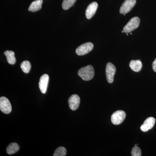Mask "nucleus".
I'll list each match as a JSON object with an SVG mask.
<instances>
[{
  "label": "nucleus",
  "instance_id": "obj_1",
  "mask_svg": "<svg viewBox=\"0 0 156 156\" xmlns=\"http://www.w3.org/2000/svg\"><path fill=\"white\" fill-rule=\"evenodd\" d=\"M78 74L83 80H90L93 79L95 75L94 68L91 65L82 68L78 71Z\"/></svg>",
  "mask_w": 156,
  "mask_h": 156
},
{
  "label": "nucleus",
  "instance_id": "obj_2",
  "mask_svg": "<svg viewBox=\"0 0 156 156\" xmlns=\"http://www.w3.org/2000/svg\"><path fill=\"white\" fill-rule=\"evenodd\" d=\"M140 23L139 17H134L131 18L123 28V30L126 33H129L138 27Z\"/></svg>",
  "mask_w": 156,
  "mask_h": 156
},
{
  "label": "nucleus",
  "instance_id": "obj_3",
  "mask_svg": "<svg viewBox=\"0 0 156 156\" xmlns=\"http://www.w3.org/2000/svg\"><path fill=\"white\" fill-rule=\"evenodd\" d=\"M94 45L91 42H87L79 46L76 50V53L79 56H83L91 52L93 50Z\"/></svg>",
  "mask_w": 156,
  "mask_h": 156
},
{
  "label": "nucleus",
  "instance_id": "obj_4",
  "mask_svg": "<svg viewBox=\"0 0 156 156\" xmlns=\"http://www.w3.org/2000/svg\"><path fill=\"white\" fill-rule=\"evenodd\" d=\"M126 113L122 110L117 111L113 113L111 116L112 122L114 125H119L123 122L126 119Z\"/></svg>",
  "mask_w": 156,
  "mask_h": 156
},
{
  "label": "nucleus",
  "instance_id": "obj_5",
  "mask_svg": "<svg viewBox=\"0 0 156 156\" xmlns=\"http://www.w3.org/2000/svg\"><path fill=\"white\" fill-rule=\"evenodd\" d=\"M115 66L111 62H108L106 66V76L107 80L109 83H112L113 82L115 74Z\"/></svg>",
  "mask_w": 156,
  "mask_h": 156
},
{
  "label": "nucleus",
  "instance_id": "obj_6",
  "mask_svg": "<svg viewBox=\"0 0 156 156\" xmlns=\"http://www.w3.org/2000/svg\"><path fill=\"white\" fill-rule=\"evenodd\" d=\"M0 110L5 114H9L12 111V107L9 99L7 98L2 97L0 98Z\"/></svg>",
  "mask_w": 156,
  "mask_h": 156
},
{
  "label": "nucleus",
  "instance_id": "obj_7",
  "mask_svg": "<svg viewBox=\"0 0 156 156\" xmlns=\"http://www.w3.org/2000/svg\"><path fill=\"white\" fill-rule=\"evenodd\" d=\"M136 0H126L120 9V13L126 14L131 11L136 4Z\"/></svg>",
  "mask_w": 156,
  "mask_h": 156
},
{
  "label": "nucleus",
  "instance_id": "obj_8",
  "mask_svg": "<svg viewBox=\"0 0 156 156\" xmlns=\"http://www.w3.org/2000/svg\"><path fill=\"white\" fill-rule=\"evenodd\" d=\"M80 99L79 95L74 94L70 97L68 100L70 108L73 111L77 109L80 105Z\"/></svg>",
  "mask_w": 156,
  "mask_h": 156
},
{
  "label": "nucleus",
  "instance_id": "obj_9",
  "mask_svg": "<svg viewBox=\"0 0 156 156\" xmlns=\"http://www.w3.org/2000/svg\"><path fill=\"white\" fill-rule=\"evenodd\" d=\"M155 122V119L154 117H149L145 120L143 124L141 126L140 129L143 132H147L153 128Z\"/></svg>",
  "mask_w": 156,
  "mask_h": 156
},
{
  "label": "nucleus",
  "instance_id": "obj_10",
  "mask_svg": "<svg viewBox=\"0 0 156 156\" xmlns=\"http://www.w3.org/2000/svg\"><path fill=\"white\" fill-rule=\"evenodd\" d=\"M49 80V76L46 74L42 75L40 78L39 83V88L42 93L44 94H45L47 92Z\"/></svg>",
  "mask_w": 156,
  "mask_h": 156
},
{
  "label": "nucleus",
  "instance_id": "obj_11",
  "mask_svg": "<svg viewBox=\"0 0 156 156\" xmlns=\"http://www.w3.org/2000/svg\"><path fill=\"white\" fill-rule=\"evenodd\" d=\"M98 7V3L96 2H93L87 7L86 11V17L88 19H90L95 15Z\"/></svg>",
  "mask_w": 156,
  "mask_h": 156
},
{
  "label": "nucleus",
  "instance_id": "obj_12",
  "mask_svg": "<svg viewBox=\"0 0 156 156\" xmlns=\"http://www.w3.org/2000/svg\"><path fill=\"white\" fill-rule=\"evenodd\" d=\"M43 2V0H35L34 1L29 7V11L31 12H36L41 10Z\"/></svg>",
  "mask_w": 156,
  "mask_h": 156
},
{
  "label": "nucleus",
  "instance_id": "obj_13",
  "mask_svg": "<svg viewBox=\"0 0 156 156\" xmlns=\"http://www.w3.org/2000/svg\"><path fill=\"white\" fill-rule=\"evenodd\" d=\"M129 66L132 70L136 72H138L141 70L142 64L140 60H132L130 62Z\"/></svg>",
  "mask_w": 156,
  "mask_h": 156
},
{
  "label": "nucleus",
  "instance_id": "obj_14",
  "mask_svg": "<svg viewBox=\"0 0 156 156\" xmlns=\"http://www.w3.org/2000/svg\"><path fill=\"white\" fill-rule=\"evenodd\" d=\"M4 54L5 55L7 61L9 64L13 65L16 63V59L14 52L11 50H7L4 52Z\"/></svg>",
  "mask_w": 156,
  "mask_h": 156
},
{
  "label": "nucleus",
  "instance_id": "obj_15",
  "mask_svg": "<svg viewBox=\"0 0 156 156\" xmlns=\"http://www.w3.org/2000/svg\"><path fill=\"white\" fill-rule=\"evenodd\" d=\"M20 149L19 145L16 143H12L9 144L6 149L7 153L9 154H13L17 153Z\"/></svg>",
  "mask_w": 156,
  "mask_h": 156
},
{
  "label": "nucleus",
  "instance_id": "obj_16",
  "mask_svg": "<svg viewBox=\"0 0 156 156\" xmlns=\"http://www.w3.org/2000/svg\"><path fill=\"white\" fill-rule=\"evenodd\" d=\"M31 64L29 61L25 60L23 62L20 64V67L23 71L25 73H28L30 72L31 69Z\"/></svg>",
  "mask_w": 156,
  "mask_h": 156
},
{
  "label": "nucleus",
  "instance_id": "obj_17",
  "mask_svg": "<svg viewBox=\"0 0 156 156\" xmlns=\"http://www.w3.org/2000/svg\"><path fill=\"white\" fill-rule=\"evenodd\" d=\"M76 0H63L62 3V9L67 10L73 5Z\"/></svg>",
  "mask_w": 156,
  "mask_h": 156
},
{
  "label": "nucleus",
  "instance_id": "obj_18",
  "mask_svg": "<svg viewBox=\"0 0 156 156\" xmlns=\"http://www.w3.org/2000/svg\"><path fill=\"white\" fill-rule=\"evenodd\" d=\"M66 154V150L65 148L60 147L57 148L53 154V156H65Z\"/></svg>",
  "mask_w": 156,
  "mask_h": 156
},
{
  "label": "nucleus",
  "instance_id": "obj_19",
  "mask_svg": "<svg viewBox=\"0 0 156 156\" xmlns=\"http://www.w3.org/2000/svg\"><path fill=\"white\" fill-rule=\"evenodd\" d=\"M131 155L132 156H141V151L138 147L134 146L131 151Z\"/></svg>",
  "mask_w": 156,
  "mask_h": 156
},
{
  "label": "nucleus",
  "instance_id": "obj_20",
  "mask_svg": "<svg viewBox=\"0 0 156 156\" xmlns=\"http://www.w3.org/2000/svg\"><path fill=\"white\" fill-rule=\"evenodd\" d=\"M152 67L154 71L156 73V58L153 62Z\"/></svg>",
  "mask_w": 156,
  "mask_h": 156
},
{
  "label": "nucleus",
  "instance_id": "obj_21",
  "mask_svg": "<svg viewBox=\"0 0 156 156\" xmlns=\"http://www.w3.org/2000/svg\"><path fill=\"white\" fill-rule=\"evenodd\" d=\"M122 33H125V32L124 31V30H122Z\"/></svg>",
  "mask_w": 156,
  "mask_h": 156
},
{
  "label": "nucleus",
  "instance_id": "obj_22",
  "mask_svg": "<svg viewBox=\"0 0 156 156\" xmlns=\"http://www.w3.org/2000/svg\"><path fill=\"white\" fill-rule=\"evenodd\" d=\"M130 34H131V35H132V34L130 32Z\"/></svg>",
  "mask_w": 156,
  "mask_h": 156
}]
</instances>
